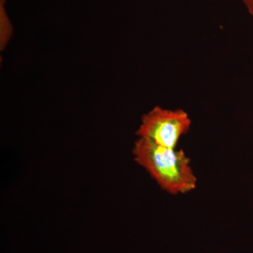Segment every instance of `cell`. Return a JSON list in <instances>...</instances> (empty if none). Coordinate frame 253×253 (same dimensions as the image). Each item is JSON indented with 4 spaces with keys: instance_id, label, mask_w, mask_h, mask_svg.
<instances>
[{
    "instance_id": "cell-2",
    "label": "cell",
    "mask_w": 253,
    "mask_h": 253,
    "mask_svg": "<svg viewBox=\"0 0 253 253\" xmlns=\"http://www.w3.org/2000/svg\"><path fill=\"white\" fill-rule=\"evenodd\" d=\"M189 115L181 109H165L156 106L143 116L136 135L168 149H175L183 135L191 128Z\"/></svg>"
},
{
    "instance_id": "cell-1",
    "label": "cell",
    "mask_w": 253,
    "mask_h": 253,
    "mask_svg": "<svg viewBox=\"0 0 253 253\" xmlns=\"http://www.w3.org/2000/svg\"><path fill=\"white\" fill-rule=\"evenodd\" d=\"M132 154L136 163L166 192L184 194L196 189L197 178L190 158L182 150L168 149L139 138L134 143Z\"/></svg>"
},
{
    "instance_id": "cell-4",
    "label": "cell",
    "mask_w": 253,
    "mask_h": 253,
    "mask_svg": "<svg viewBox=\"0 0 253 253\" xmlns=\"http://www.w3.org/2000/svg\"><path fill=\"white\" fill-rule=\"evenodd\" d=\"M246 6V9L253 17V0H241Z\"/></svg>"
},
{
    "instance_id": "cell-3",
    "label": "cell",
    "mask_w": 253,
    "mask_h": 253,
    "mask_svg": "<svg viewBox=\"0 0 253 253\" xmlns=\"http://www.w3.org/2000/svg\"><path fill=\"white\" fill-rule=\"evenodd\" d=\"M5 1L0 0V23H1V48L4 49L12 34V27L5 9Z\"/></svg>"
}]
</instances>
